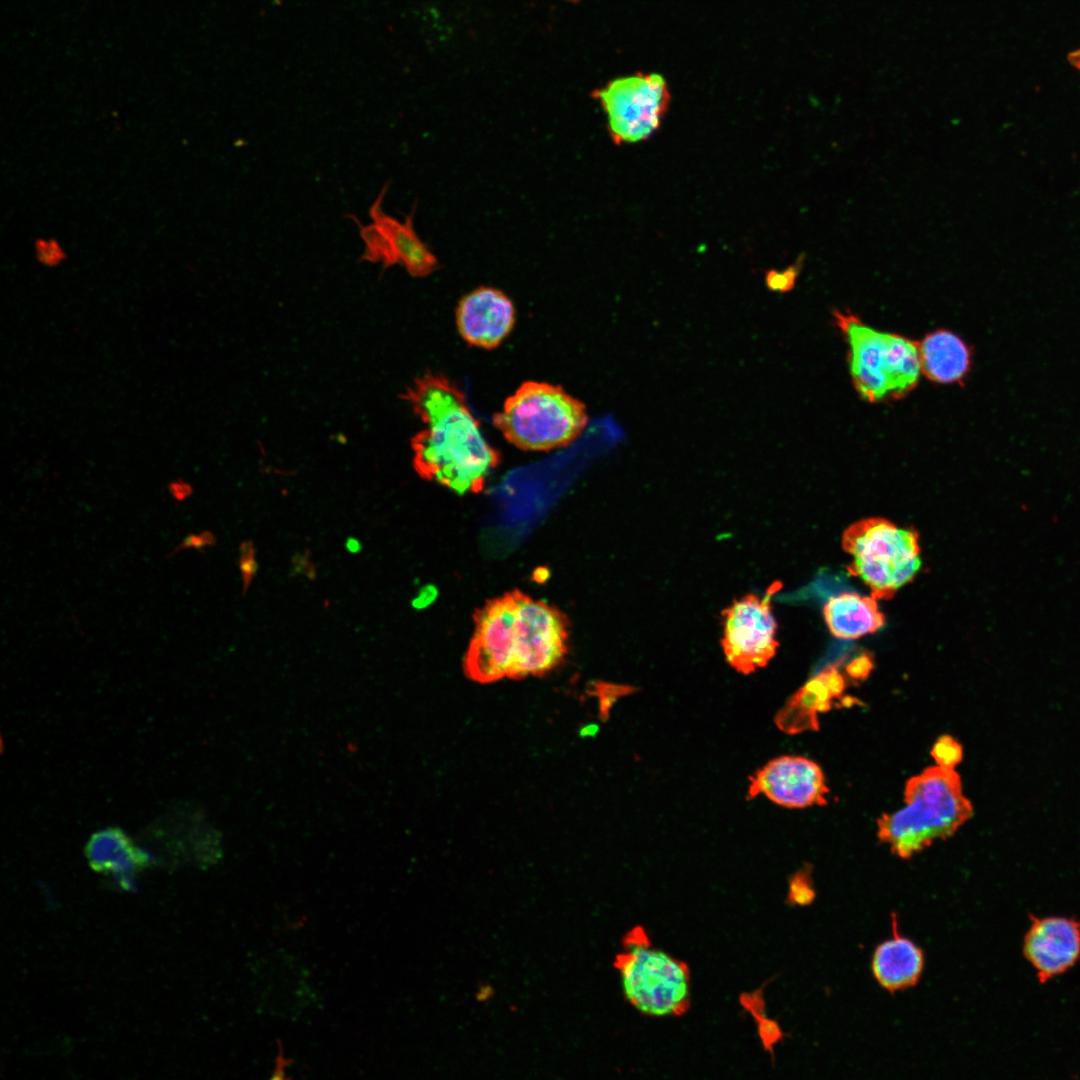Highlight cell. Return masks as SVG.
<instances>
[{
  "label": "cell",
  "instance_id": "8fae6325",
  "mask_svg": "<svg viewBox=\"0 0 1080 1080\" xmlns=\"http://www.w3.org/2000/svg\"><path fill=\"white\" fill-rule=\"evenodd\" d=\"M475 631L464 659L472 680L489 683L507 676L514 651L515 591L486 603L475 615Z\"/></svg>",
  "mask_w": 1080,
  "mask_h": 1080
},
{
  "label": "cell",
  "instance_id": "7c38bea8",
  "mask_svg": "<svg viewBox=\"0 0 1080 1080\" xmlns=\"http://www.w3.org/2000/svg\"><path fill=\"white\" fill-rule=\"evenodd\" d=\"M829 789L821 768L802 756H780L767 762L749 777L747 798L762 794L786 808H804L827 803Z\"/></svg>",
  "mask_w": 1080,
  "mask_h": 1080
},
{
  "label": "cell",
  "instance_id": "5b68a950",
  "mask_svg": "<svg viewBox=\"0 0 1080 1080\" xmlns=\"http://www.w3.org/2000/svg\"><path fill=\"white\" fill-rule=\"evenodd\" d=\"M615 966L626 1000L641 1014L680 1016L689 1009L688 965L653 948L642 927L625 936L624 951L617 955Z\"/></svg>",
  "mask_w": 1080,
  "mask_h": 1080
},
{
  "label": "cell",
  "instance_id": "cb8c5ba5",
  "mask_svg": "<svg viewBox=\"0 0 1080 1080\" xmlns=\"http://www.w3.org/2000/svg\"><path fill=\"white\" fill-rule=\"evenodd\" d=\"M213 541H214L213 536L207 531H204V532L199 533V534H194V533L188 534L169 553V555L167 557L170 558V557L174 556L176 553L180 552L181 550L189 549V548H192V549H195V550H203L204 547H207V546L211 545L213 543Z\"/></svg>",
  "mask_w": 1080,
  "mask_h": 1080
},
{
  "label": "cell",
  "instance_id": "ffe728a7",
  "mask_svg": "<svg viewBox=\"0 0 1080 1080\" xmlns=\"http://www.w3.org/2000/svg\"><path fill=\"white\" fill-rule=\"evenodd\" d=\"M740 1003L756 1020L758 1034L764 1049L773 1054L774 1046L783 1039L784 1035L778 1023L765 1016L762 988L752 993H742Z\"/></svg>",
  "mask_w": 1080,
  "mask_h": 1080
},
{
  "label": "cell",
  "instance_id": "9c48e42d",
  "mask_svg": "<svg viewBox=\"0 0 1080 1080\" xmlns=\"http://www.w3.org/2000/svg\"><path fill=\"white\" fill-rule=\"evenodd\" d=\"M516 596L515 644L507 677L542 675L567 652V624L559 610L520 591Z\"/></svg>",
  "mask_w": 1080,
  "mask_h": 1080
},
{
  "label": "cell",
  "instance_id": "83f0119b",
  "mask_svg": "<svg viewBox=\"0 0 1080 1080\" xmlns=\"http://www.w3.org/2000/svg\"><path fill=\"white\" fill-rule=\"evenodd\" d=\"M432 594L433 592L430 587H425L421 589L418 595L412 600V606L415 609H421L425 607L432 600Z\"/></svg>",
  "mask_w": 1080,
  "mask_h": 1080
},
{
  "label": "cell",
  "instance_id": "d6986e66",
  "mask_svg": "<svg viewBox=\"0 0 1080 1080\" xmlns=\"http://www.w3.org/2000/svg\"><path fill=\"white\" fill-rule=\"evenodd\" d=\"M824 618L830 632L839 639L853 640L879 630L884 615L876 599L856 593H841L824 606Z\"/></svg>",
  "mask_w": 1080,
  "mask_h": 1080
},
{
  "label": "cell",
  "instance_id": "4fadbf2b",
  "mask_svg": "<svg viewBox=\"0 0 1080 1080\" xmlns=\"http://www.w3.org/2000/svg\"><path fill=\"white\" fill-rule=\"evenodd\" d=\"M1023 938L1024 958L1044 984L1070 970L1080 960V919L1029 914Z\"/></svg>",
  "mask_w": 1080,
  "mask_h": 1080
},
{
  "label": "cell",
  "instance_id": "7402d4cb",
  "mask_svg": "<svg viewBox=\"0 0 1080 1080\" xmlns=\"http://www.w3.org/2000/svg\"><path fill=\"white\" fill-rule=\"evenodd\" d=\"M804 256H800L795 263L789 265L783 270H768L765 273V285L772 291L777 293H786L791 291L799 277L801 267L803 265Z\"/></svg>",
  "mask_w": 1080,
  "mask_h": 1080
},
{
  "label": "cell",
  "instance_id": "f1b7e54d",
  "mask_svg": "<svg viewBox=\"0 0 1080 1080\" xmlns=\"http://www.w3.org/2000/svg\"><path fill=\"white\" fill-rule=\"evenodd\" d=\"M345 550L352 555L361 553L363 549L362 541L355 536H348L344 541Z\"/></svg>",
  "mask_w": 1080,
  "mask_h": 1080
},
{
  "label": "cell",
  "instance_id": "277c9868",
  "mask_svg": "<svg viewBox=\"0 0 1080 1080\" xmlns=\"http://www.w3.org/2000/svg\"><path fill=\"white\" fill-rule=\"evenodd\" d=\"M588 423L584 403L561 386L526 381L509 396L494 426L515 447L526 451H549L575 441Z\"/></svg>",
  "mask_w": 1080,
  "mask_h": 1080
},
{
  "label": "cell",
  "instance_id": "f546056e",
  "mask_svg": "<svg viewBox=\"0 0 1080 1080\" xmlns=\"http://www.w3.org/2000/svg\"><path fill=\"white\" fill-rule=\"evenodd\" d=\"M1068 60L1071 63V65H1073L1078 70H1080V49H1077V50L1071 52L1068 55Z\"/></svg>",
  "mask_w": 1080,
  "mask_h": 1080
},
{
  "label": "cell",
  "instance_id": "52a82bcc",
  "mask_svg": "<svg viewBox=\"0 0 1080 1080\" xmlns=\"http://www.w3.org/2000/svg\"><path fill=\"white\" fill-rule=\"evenodd\" d=\"M593 96L601 104L608 133L617 145L641 142L652 136L671 100L662 75L640 72L608 82Z\"/></svg>",
  "mask_w": 1080,
  "mask_h": 1080
},
{
  "label": "cell",
  "instance_id": "d4e9b609",
  "mask_svg": "<svg viewBox=\"0 0 1080 1080\" xmlns=\"http://www.w3.org/2000/svg\"><path fill=\"white\" fill-rule=\"evenodd\" d=\"M872 669V661L868 656H860L848 664L847 672L854 679H863L868 676Z\"/></svg>",
  "mask_w": 1080,
  "mask_h": 1080
},
{
  "label": "cell",
  "instance_id": "4316f807",
  "mask_svg": "<svg viewBox=\"0 0 1080 1080\" xmlns=\"http://www.w3.org/2000/svg\"><path fill=\"white\" fill-rule=\"evenodd\" d=\"M258 565L255 558L248 553L242 555L240 560V570L245 578L252 577L257 571Z\"/></svg>",
  "mask_w": 1080,
  "mask_h": 1080
},
{
  "label": "cell",
  "instance_id": "6da1fadb",
  "mask_svg": "<svg viewBox=\"0 0 1080 1080\" xmlns=\"http://www.w3.org/2000/svg\"><path fill=\"white\" fill-rule=\"evenodd\" d=\"M424 424L412 441L424 478L458 494L480 492L500 455L485 439L463 392L443 375H426L409 393Z\"/></svg>",
  "mask_w": 1080,
  "mask_h": 1080
},
{
  "label": "cell",
  "instance_id": "9a60e30c",
  "mask_svg": "<svg viewBox=\"0 0 1080 1080\" xmlns=\"http://www.w3.org/2000/svg\"><path fill=\"white\" fill-rule=\"evenodd\" d=\"M892 936L881 942L874 950L871 962L873 977L890 993L915 986L923 973L925 957L923 950L898 931V922L892 919Z\"/></svg>",
  "mask_w": 1080,
  "mask_h": 1080
},
{
  "label": "cell",
  "instance_id": "7a4b0ae2",
  "mask_svg": "<svg viewBox=\"0 0 1080 1080\" xmlns=\"http://www.w3.org/2000/svg\"><path fill=\"white\" fill-rule=\"evenodd\" d=\"M904 803L877 820L879 839L903 859L951 837L973 811L958 773L940 766L927 768L906 782Z\"/></svg>",
  "mask_w": 1080,
  "mask_h": 1080
},
{
  "label": "cell",
  "instance_id": "2e32d148",
  "mask_svg": "<svg viewBox=\"0 0 1080 1080\" xmlns=\"http://www.w3.org/2000/svg\"><path fill=\"white\" fill-rule=\"evenodd\" d=\"M844 689V680L834 666L809 680L783 706L775 718L784 732L796 734L818 729L817 714L830 709Z\"/></svg>",
  "mask_w": 1080,
  "mask_h": 1080
},
{
  "label": "cell",
  "instance_id": "e0dca14e",
  "mask_svg": "<svg viewBox=\"0 0 1080 1080\" xmlns=\"http://www.w3.org/2000/svg\"><path fill=\"white\" fill-rule=\"evenodd\" d=\"M921 371L937 384H960L972 368V350L957 334L944 329L927 334L918 344Z\"/></svg>",
  "mask_w": 1080,
  "mask_h": 1080
},
{
  "label": "cell",
  "instance_id": "3957f363",
  "mask_svg": "<svg viewBox=\"0 0 1080 1080\" xmlns=\"http://www.w3.org/2000/svg\"><path fill=\"white\" fill-rule=\"evenodd\" d=\"M833 316L846 339L851 379L862 399L896 400L917 386L921 373L917 343L876 330L850 311L835 310Z\"/></svg>",
  "mask_w": 1080,
  "mask_h": 1080
},
{
  "label": "cell",
  "instance_id": "ba28073f",
  "mask_svg": "<svg viewBox=\"0 0 1080 1080\" xmlns=\"http://www.w3.org/2000/svg\"><path fill=\"white\" fill-rule=\"evenodd\" d=\"M776 590L774 585L763 596L746 594L722 611V649L728 664L739 673L757 671L776 654L777 622L771 605Z\"/></svg>",
  "mask_w": 1080,
  "mask_h": 1080
},
{
  "label": "cell",
  "instance_id": "5bb4252c",
  "mask_svg": "<svg viewBox=\"0 0 1080 1080\" xmlns=\"http://www.w3.org/2000/svg\"><path fill=\"white\" fill-rule=\"evenodd\" d=\"M514 323L513 302L494 287L481 286L470 291L456 308V324L461 337L479 348L497 347L511 332Z\"/></svg>",
  "mask_w": 1080,
  "mask_h": 1080
},
{
  "label": "cell",
  "instance_id": "ac0fdd59",
  "mask_svg": "<svg viewBox=\"0 0 1080 1080\" xmlns=\"http://www.w3.org/2000/svg\"><path fill=\"white\" fill-rule=\"evenodd\" d=\"M86 855L95 870L110 872L126 889L134 886L133 873L152 860L145 851L134 847L118 828H105L94 833L88 841Z\"/></svg>",
  "mask_w": 1080,
  "mask_h": 1080
},
{
  "label": "cell",
  "instance_id": "44dd1931",
  "mask_svg": "<svg viewBox=\"0 0 1080 1080\" xmlns=\"http://www.w3.org/2000/svg\"><path fill=\"white\" fill-rule=\"evenodd\" d=\"M811 871L808 866L797 871L789 880L787 902L790 905H809L815 898Z\"/></svg>",
  "mask_w": 1080,
  "mask_h": 1080
},
{
  "label": "cell",
  "instance_id": "30bf717a",
  "mask_svg": "<svg viewBox=\"0 0 1080 1080\" xmlns=\"http://www.w3.org/2000/svg\"><path fill=\"white\" fill-rule=\"evenodd\" d=\"M388 187L386 183L370 205V223L363 224L354 215H349L359 228L364 243L360 260L381 263L383 269L401 265L413 277H426L438 269L439 262L414 229V211L400 221L382 209Z\"/></svg>",
  "mask_w": 1080,
  "mask_h": 1080
},
{
  "label": "cell",
  "instance_id": "8992f818",
  "mask_svg": "<svg viewBox=\"0 0 1080 1080\" xmlns=\"http://www.w3.org/2000/svg\"><path fill=\"white\" fill-rule=\"evenodd\" d=\"M844 550L852 556L848 571L866 584L875 599H890L912 581L921 567L918 534L883 518L850 525L843 534Z\"/></svg>",
  "mask_w": 1080,
  "mask_h": 1080
},
{
  "label": "cell",
  "instance_id": "603a6c76",
  "mask_svg": "<svg viewBox=\"0 0 1080 1080\" xmlns=\"http://www.w3.org/2000/svg\"><path fill=\"white\" fill-rule=\"evenodd\" d=\"M930 753L937 766L948 769H954L963 756L962 746L949 735L939 737Z\"/></svg>",
  "mask_w": 1080,
  "mask_h": 1080
},
{
  "label": "cell",
  "instance_id": "484cf974",
  "mask_svg": "<svg viewBox=\"0 0 1080 1080\" xmlns=\"http://www.w3.org/2000/svg\"><path fill=\"white\" fill-rule=\"evenodd\" d=\"M168 490L176 501H184L192 493V487L181 479L171 481Z\"/></svg>",
  "mask_w": 1080,
  "mask_h": 1080
}]
</instances>
